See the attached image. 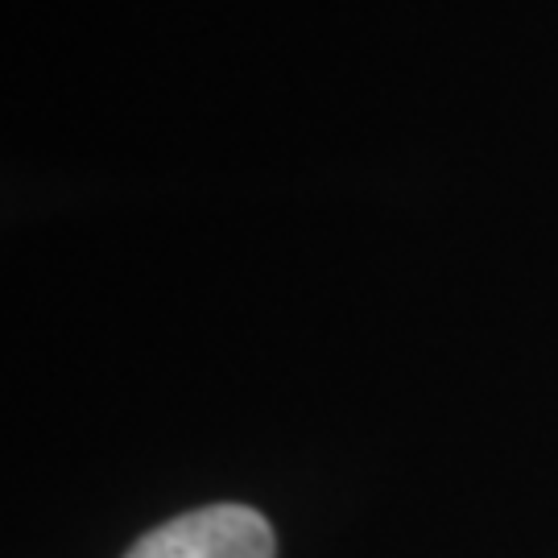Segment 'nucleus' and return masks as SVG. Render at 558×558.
<instances>
[{"instance_id": "obj_1", "label": "nucleus", "mask_w": 558, "mask_h": 558, "mask_svg": "<svg viewBox=\"0 0 558 558\" xmlns=\"http://www.w3.org/2000/svg\"><path fill=\"white\" fill-rule=\"evenodd\" d=\"M124 558H278V542L257 509L207 505L149 530Z\"/></svg>"}]
</instances>
